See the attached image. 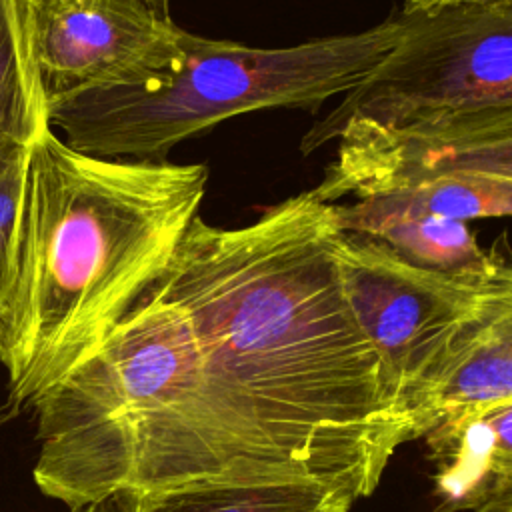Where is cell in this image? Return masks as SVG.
<instances>
[{"label":"cell","instance_id":"cell-17","mask_svg":"<svg viewBox=\"0 0 512 512\" xmlns=\"http://www.w3.org/2000/svg\"><path fill=\"white\" fill-rule=\"evenodd\" d=\"M70 512H112V508L108 502H102V504H92V506H84V508L70 510Z\"/></svg>","mask_w":512,"mask_h":512},{"label":"cell","instance_id":"cell-5","mask_svg":"<svg viewBox=\"0 0 512 512\" xmlns=\"http://www.w3.org/2000/svg\"><path fill=\"white\" fill-rule=\"evenodd\" d=\"M334 252L348 306L414 414L490 274L470 280L432 272L362 234L340 232Z\"/></svg>","mask_w":512,"mask_h":512},{"label":"cell","instance_id":"cell-4","mask_svg":"<svg viewBox=\"0 0 512 512\" xmlns=\"http://www.w3.org/2000/svg\"><path fill=\"white\" fill-rule=\"evenodd\" d=\"M382 62L302 136L310 154L344 130H410L512 104V4L402 12Z\"/></svg>","mask_w":512,"mask_h":512},{"label":"cell","instance_id":"cell-9","mask_svg":"<svg viewBox=\"0 0 512 512\" xmlns=\"http://www.w3.org/2000/svg\"><path fill=\"white\" fill-rule=\"evenodd\" d=\"M424 440L442 512L512 494V396L444 420Z\"/></svg>","mask_w":512,"mask_h":512},{"label":"cell","instance_id":"cell-8","mask_svg":"<svg viewBox=\"0 0 512 512\" xmlns=\"http://www.w3.org/2000/svg\"><path fill=\"white\" fill-rule=\"evenodd\" d=\"M496 252L494 270L414 408V438L476 406L512 396V256Z\"/></svg>","mask_w":512,"mask_h":512},{"label":"cell","instance_id":"cell-7","mask_svg":"<svg viewBox=\"0 0 512 512\" xmlns=\"http://www.w3.org/2000/svg\"><path fill=\"white\" fill-rule=\"evenodd\" d=\"M46 102L128 76L172 38L168 0H30Z\"/></svg>","mask_w":512,"mask_h":512},{"label":"cell","instance_id":"cell-10","mask_svg":"<svg viewBox=\"0 0 512 512\" xmlns=\"http://www.w3.org/2000/svg\"><path fill=\"white\" fill-rule=\"evenodd\" d=\"M334 214L342 232L370 236L432 272L482 280L496 266V248L484 250L466 222L420 210L398 192L334 202Z\"/></svg>","mask_w":512,"mask_h":512},{"label":"cell","instance_id":"cell-3","mask_svg":"<svg viewBox=\"0 0 512 512\" xmlns=\"http://www.w3.org/2000/svg\"><path fill=\"white\" fill-rule=\"evenodd\" d=\"M402 12L356 32L284 48H256L176 28L168 44L128 76L50 102L48 122L84 154L166 160L178 142L238 114L318 110L350 92L394 48Z\"/></svg>","mask_w":512,"mask_h":512},{"label":"cell","instance_id":"cell-16","mask_svg":"<svg viewBox=\"0 0 512 512\" xmlns=\"http://www.w3.org/2000/svg\"><path fill=\"white\" fill-rule=\"evenodd\" d=\"M472 512H512V494L496 498V500H490V502L474 508Z\"/></svg>","mask_w":512,"mask_h":512},{"label":"cell","instance_id":"cell-14","mask_svg":"<svg viewBox=\"0 0 512 512\" xmlns=\"http://www.w3.org/2000/svg\"><path fill=\"white\" fill-rule=\"evenodd\" d=\"M30 146L0 154V362L8 354L20 266V234Z\"/></svg>","mask_w":512,"mask_h":512},{"label":"cell","instance_id":"cell-12","mask_svg":"<svg viewBox=\"0 0 512 512\" xmlns=\"http://www.w3.org/2000/svg\"><path fill=\"white\" fill-rule=\"evenodd\" d=\"M30 8V0H0V154L12 146H30L50 126Z\"/></svg>","mask_w":512,"mask_h":512},{"label":"cell","instance_id":"cell-6","mask_svg":"<svg viewBox=\"0 0 512 512\" xmlns=\"http://www.w3.org/2000/svg\"><path fill=\"white\" fill-rule=\"evenodd\" d=\"M448 174L512 182V104L410 130H344L312 192L336 202Z\"/></svg>","mask_w":512,"mask_h":512},{"label":"cell","instance_id":"cell-2","mask_svg":"<svg viewBox=\"0 0 512 512\" xmlns=\"http://www.w3.org/2000/svg\"><path fill=\"white\" fill-rule=\"evenodd\" d=\"M206 164L114 160L48 126L30 144L8 410L32 408L166 270L206 194Z\"/></svg>","mask_w":512,"mask_h":512},{"label":"cell","instance_id":"cell-13","mask_svg":"<svg viewBox=\"0 0 512 512\" xmlns=\"http://www.w3.org/2000/svg\"><path fill=\"white\" fill-rule=\"evenodd\" d=\"M388 192H398L420 210L462 222L512 218V182L508 180L476 174H448Z\"/></svg>","mask_w":512,"mask_h":512},{"label":"cell","instance_id":"cell-11","mask_svg":"<svg viewBox=\"0 0 512 512\" xmlns=\"http://www.w3.org/2000/svg\"><path fill=\"white\" fill-rule=\"evenodd\" d=\"M358 500L342 482L312 478L208 480L114 500V512H348Z\"/></svg>","mask_w":512,"mask_h":512},{"label":"cell","instance_id":"cell-1","mask_svg":"<svg viewBox=\"0 0 512 512\" xmlns=\"http://www.w3.org/2000/svg\"><path fill=\"white\" fill-rule=\"evenodd\" d=\"M340 232L334 202L310 190L246 226L192 220L150 288L184 314L198 372L144 492L312 478L364 498L396 448L416 440L408 406L348 306Z\"/></svg>","mask_w":512,"mask_h":512},{"label":"cell","instance_id":"cell-15","mask_svg":"<svg viewBox=\"0 0 512 512\" xmlns=\"http://www.w3.org/2000/svg\"><path fill=\"white\" fill-rule=\"evenodd\" d=\"M512 4V0H406L402 12H420V10H430L436 6L444 4Z\"/></svg>","mask_w":512,"mask_h":512}]
</instances>
